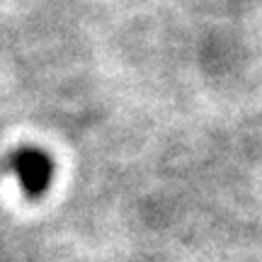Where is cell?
<instances>
[{"instance_id": "obj_1", "label": "cell", "mask_w": 262, "mask_h": 262, "mask_svg": "<svg viewBox=\"0 0 262 262\" xmlns=\"http://www.w3.org/2000/svg\"><path fill=\"white\" fill-rule=\"evenodd\" d=\"M8 168L15 172L19 187L29 199L44 196L54 182V160L47 150L37 146H22L12 150L8 158Z\"/></svg>"}]
</instances>
